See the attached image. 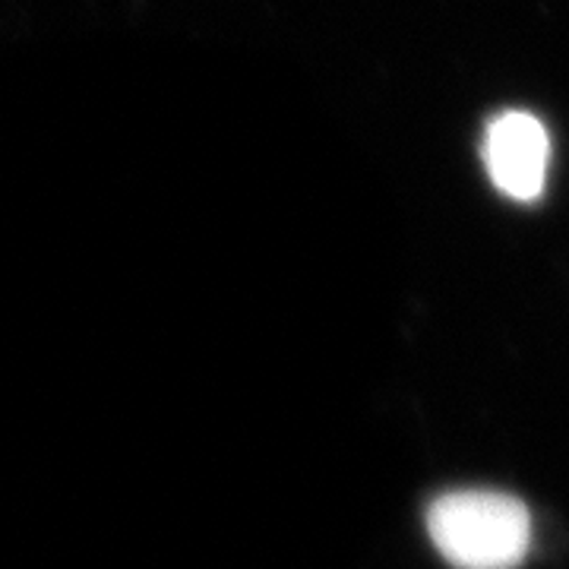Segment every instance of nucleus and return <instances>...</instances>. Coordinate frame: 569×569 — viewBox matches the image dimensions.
Listing matches in <instances>:
<instances>
[{"label": "nucleus", "mask_w": 569, "mask_h": 569, "mask_svg": "<svg viewBox=\"0 0 569 569\" xmlns=\"http://www.w3.org/2000/svg\"><path fill=\"white\" fill-rule=\"evenodd\" d=\"M427 531L456 569H516L531 548V516L500 490H452L427 509Z\"/></svg>", "instance_id": "nucleus-1"}, {"label": "nucleus", "mask_w": 569, "mask_h": 569, "mask_svg": "<svg viewBox=\"0 0 569 569\" xmlns=\"http://www.w3.org/2000/svg\"><path fill=\"white\" fill-rule=\"evenodd\" d=\"M485 168L493 187L516 200L535 203L545 193L550 164V137L529 111H503L485 130Z\"/></svg>", "instance_id": "nucleus-2"}]
</instances>
